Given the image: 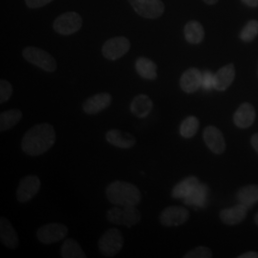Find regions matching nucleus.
I'll list each match as a JSON object with an SVG mask.
<instances>
[{
	"label": "nucleus",
	"instance_id": "nucleus-1",
	"mask_svg": "<svg viewBox=\"0 0 258 258\" xmlns=\"http://www.w3.org/2000/svg\"><path fill=\"white\" fill-rule=\"evenodd\" d=\"M56 135L50 123H39L29 129L21 141V148L29 156H39L55 144Z\"/></svg>",
	"mask_w": 258,
	"mask_h": 258
},
{
	"label": "nucleus",
	"instance_id": "nucleus-2",
	"mask_svg": "<svg viewBox=\"0 0 258 258\" xmlns=\"http://www.w3.org/2000/svg\"><path fill=\"white\" fill-rule=\"evenodd\" d=\"M107 200L114 206H137L142 201V194L138 187L128 182L114 181L106 188Z\"/></svg>",
	"mask_w": 258,
	"mask_h": 258
},
{
	"label": "nucleus",
	"instance_id": "nucleus-3",
	"mask_svg": "<svg viewBox=\"0 0 258 258\" xmlns=\"http://www.w3.org/2000/svg\"><path fill=\"white\" fill-rule=\"evenodd\" d=\"M106 218L111 224L123 225L127 228H131L141 221L142 215L138 209H136V206L121 208L120 206H116L108 210Z\"/></svg>",
	"mask_w": 258,
	"mask_h": 258
},
{
	"label": "nucleus",
	"instance_id": "nucleus-4",
	"mask_svg": "<svg viewBox=\"0 0 258 258\" xmlns=\"http://www.w3.org/2000/svg\"><path fill=\"white\" fill-rule=\"evenodd\" d=\"M22 55L25 60L48 73H53L56 70V61L48 52L37 47H26L22 51Z\"/></svg>",
	"mask_w": 258,
	"mask_h": 258
},
{
	"label": "nucleus",
	"instance_id": "nucleus-5",
	"mask_svg": "<svg viewBox=\"0 0 258 258\" xmlns=\"http://www.w3.org/2000/svg\"><path fill=\"white\" fill-rule=\"evenodd\" d=\"M123 242L124 240L120 231L112 228L103 233L98 242V248L102 255L113 257L122 249Z\"/></svg>",
	"mask_w": 258,
	"mask_h": 258
},
{
	"label": "nucleus",
	"instance_id": "nucleus-6",
	"mask_svg": "<svg viewBox=\"0 0 258 258\" xmlns=\"http://www.w3.org/2000/svg\"><path fill=\"white\" fill-rule=\"evenodd\" d=\"M83 26V19L76 12H68L55 19L53 28L55 32L62 36H69L77 33Z\"/></svg>",
	"mask_w": 258,
	"mask_h": 258
},
{
	"label": "nucleus",
	"instance_id": "nucleus-7",
	"mask_svg": "<svg viewBox=\"0 0 258 258\" xmlns=\"http://www.w3.org/2000/svg\"><path fill=\"white\" fill-rule=\"evenodd\" d=\"M134 11L142 18L159 19L165 12V4L162 0H128Z\"/></svg>",
	"mask_w": 258,
	"mask_h": 258
},
{
	"label": "nucleus",
	"instance_id": "nucleus-8",
	"mask_svg": "<svg viewBox=\"0 0 258 258\" xmlns=\"http://www.w3.org/2000/svg\"><path fill=\"white\" fill-rule=\"evenodd\" d=\"M68 228L61 223H49L40 227L37 231V239L45 245L54 244L64 239Z\"/></svg>",
	"mask_w": 258,
	"mask_h": 258
},
{
	"label": "nucleus",
	"instance_id": "nucleus-9",
	"mask_svg": "<svg viewBox=\"0 0 258 258\" xmlns=\"http://www.w3.org/2000/svg\"><path fill=\"white\" fill-rule=\"evenodd\" d=\"M130 49V42L126 37H112L102 46L103 56L108 60H116L125 55Z\"/></svg>",
	"mask_w": 258,
	"mask_h": 258
},
{
	"label": "nucleus",
	"instance_id": "nucleus-10",
	"mask_svg": "<svg viewBox=\"0 0 258 258\" xmlns=\"http://www.w3.org/2000/svg\"><path fill=\"white\" fill-rule=\"evenodd\" d=\"M40 186L41 182L37 176H25L19 182L17 189V199L20 203H27L39 191Z\"/></svg>",
	"mask_w": 258,
	"mask_h": 258
},
{
	"label": "nucleus",
	"instance_id": "nucleus-11",
	"mask_svg": "<svg viewBox=\"0 0 258 258\" xmlns=\"http://www.w3.org/2000/svg\"><path fill=\"white\" fill-rule=\"evenodd\" d=\"M189 212L187 209L178 206H172L165 209L160 215V222L166 227L181 226L188 220Z\"/></svg>",
	"mask_w": 258,
	"mask_h": 258
},
{
	"label": "nucleus",
	"instance_id": "nucleus-12",
	"mask_svg": "<svg viewBox=\"0 0 258 258\" xmlns=\"http://www.w3.org/2000/svg\"><path fill=\"white\" fill-rule=\"evenodd\" d=\"M203 139L207 147L216 155L222 154L226 149V142L221 131L217 127L210 125L204 130Z\"/></svg>",
	"mask_w": 258,
	"mask_h": 258
},
{
	"label": "nucleus",
	"instance_id": "nucleus-13",
	"mask_svg": "<svg viewBox=\"0 0 258 258\" xmlns=\"http://www.w3.org/2000/svg\"><path fill=\"white\" fill-rule=\"evenodd\" d=\"M112 102L109 93L102 92L96 94L83 102V110L88 115L98 114L107 108Z\"/></svg>",
	"mask_w": 258,
	"mask_h": 258
},
{
	"label": "nucleus",
	"instance_id": "nucleus-14",
	"mask_svg": "<svg viewBox=\"0 0 258 258\" xmlns=\"http://www.w3.org/2000/svg\"><path fill=\"white\" fill-rule=\"evenodd\" d=\"M202 85V72L197 68L185 70L180 79V87L184 93L196 92Z\"/></svg>",
	"mask_w": 258,
	"mask_h": 258
},
{
	"label": "nucleus",
	"instance_id": "nucleus-15",
	"mask_svg": "<svg viewBox=\"0 0 258 258\" xmlns=\"http://www.w3.org/2000/svg\"><path fill=\"white\" fill-rule=\"evenodd\" d=\"M105 139L112 146L122 149L134 148L136 145V139L132 134L119 129H111L107 131Z\"/></svg>",
	"mask_w": 258,
	"mask_h": 258
},
{
	"label": "nucleus",
	"instance_id": "nucleus-16",
	"mask_svg": "<svg viewBox=\"0 0 258 258\" xmlns=\"http://www.w3.org/2000/svg\"><path fill=\"white\" fill-rule=\"evenodd\" d=\"M0 240L8 249H15L19 246V235L12 223L5 216L0 218Z\"/></svg>",
	"mask_w": 258,
	"mask_h": 258
},
{
	"label": "nucleus",
	"instance_id": "nucleus-17",
	"mask_svg": "<svg viewBox=\"0 0 258 258\" xmlns=\"http://www.w3.org/2000/svg\"><path fill=\"white\" fill-rule=\"evenodd\" d=\"M249 208L243 204H237L232 208L222 210L219 216L221 221L226 225H238L243 221L247 215Z\"/></svg>",
	"mask_w": 258,
	"mask_h": 258
},
{
	"label": "nucleus",
	"instance_id": "nucleus-18",
	"mask_svg": "<svg viewBox=\"0 0 258 258\" xmlns=\"http://www.w3.org/2000/svg\"><path fill=\"white\" fill-rule=\"evenodd\" d=\"M235 78V67L232 63L225 65L214 74V89L217 91L227 90Z\"/></svg>",
	"mask_w": 258,
	"mask_h": 258
},
{
	"label": "nucleus",
	"instance_id": "nucleus-19",
	"mask_svg": "<svg viewBox=\"0 0 258 258\" xmlns=\"http://www.w3.org/2000/svg\"><path fill=\"white\" fill-rule=\"evenodd\" d=\"M255 120V109L249 103L241 104L233 116V121L239 128H248Z\"/></svg>",
	"mask_w": 258,
	"mask_h": 258
},
{
	"label": "nucleus",
	"instance_id": "nucleus-20",
	"mask_svg": "<svg viewBox=\"0 0 258 258\" xmlns=\"http://www.w3.org/2000/svg\"><path fill=\"white\" fill-rule=\"evenodd\" d=\"M153 102L146 94H140L136 96L130 104L131 113L140 119H145L151 113Z\"/></svg>",
	"mask_w": 258,
	"mask_h": 258
},
{
	"label": "nucleus",
	"instance_id": "nucleus-21",
	"mask_svg": "<svg viewBox=\"0 0 258 258\" xmlns=\"http://www.w3.org/2000/svg\"><path fill=\"white\" fill-rule=\"evenodd\" d=\"M199 184L200 183L197 177L195 176L186 177L172 188L171 196L175 199H184L187 195L191 194L194 188Z\"/></svg>",
	"mask_w": 258,
	"mask_h": 258
},
{
	"label": "nucleus",
	"instance_id": "nucleus-22",
	"mask_svg": "<svg viewBox=\"0 0 258 258\" xmlns=\"http://www.w3.org/2000/svg\"><path fill=\"white\" fill-rule=\"evenodd\" d=\"M184 34L185 40L190 44H199L205 37L203 26L196 20H190L184 25Z\"/></svg>",
	"mask_w": 258,
	"mask_h": 258
},
{
	"label": "nucleus",
	"instance_id": "nucleus-23",
	"mask_svg": "<svg viewBox=\"0 0 258 258\" xmlns=\"http://www.w3.org/2000/svg\"><path fill=\"white\" fill-rule=\"evenodd\" d=\"M135 68L140 77L145 80L153 81L157 78V65L148 57L141 56L135 62Z\"/></svg>",
	"mask_w": 258,
	"mask_h": 258
},
{
	"label": "nucleus",
	"instance_id": "nucleus-24",
	"mask_svg": "<svg viewBox=\"0 0 258 258\" xmlns=\"http://www.w3.org/2000/svg\"><path fill=\"white\" fill-rule=\"evenodd\" d=\"M209 188L207 184H199L194 189V191L184 198V203L190 207L204 208L207 203Z\"/></svg>",
	"mask_w": 258,
	"mask_h": 258
},
{
	"label": "nucleus",
	"instance_id": "nucleus-25",
	"mask_svg": "<svg viewBox=\"0 0 258 258\" xmlns=\"http://www.w3.org/2000/svg\"><path fill=\"white\" fill-rule=\"evenodd\" d=\"M238 202L248 208L252 207L258 202V184H249L240 188L236 194Z\"/></svg>",
	"mask_w": 258,
	"mask_h": 258
},
{
	"label": "nucleus",
	"instance_id": "nucleus-26",
	"mask_svg": "<svg viewBox=\"0 0 258 258\" xmlns=\"http://www.w3.org/2000/svg\"><path fill=\"white\" fill-rule=\"evenodd\" d=\"M22 119V112L19 109H9L0 114V131L4 132L17 125Z\"/></svg>",
	"mask_w": 258,
	"mask_h": 258
},
{
	"label": "nucleus",
	"instance_id": "nucleus-27",
	"mask_svg": "<svg viewBox=\"0 0 258 258\" xmlns=\"http://www.w3.org/2000/svg\"><path fill=\"white\" fill-rule=\"evenodd\" d=\"M61 256L63 258H86V254L76 240L67 238L61 247Z\"/></svg>",
	"mask_w": 258,
	"mask_h": 258
},
{
	"label": "nucleus",
	"instance_id": "nucleus-28",
	"mask_svg": "<svg viewBox=\"0 0 258 258\" xmlns=\"http://www.w3.org/2000/svg\"><path fill=\"white\" fill-rule=\"evenodd\" d=\"M199 128V120L194 116H188L180 125V134L185 139L192 138Z\"/></svg>",
	"mask_w": 258,
	"mask_h": 258
},
{
	"label": "nucleus",
	"instance_id": "nucleus-29",
	"mask_svg": "<svg viewBox=\"0 0 258 258\" xmlns=\"http://www.w3.org/2000/svg\"><path fill=\"white\" fill-rule=\"evenodd\" d=\"M258 36L257 20H249L240 32L239 37L242 41L250 42Z\"/></svg>",
	"mask_w": 258,
	"mask_h": 258
},
{
	"label": "nucleus",
	"instance_id": "nucleus-30",
	"mask_svg": "<svg viewBox=\"0 0 258 258\" xmlns=\"http://www.w3.org/2000/svg\"><path fill=\"white\" fill-rule=\"evenodd\" d=\"M184 258H211L212 257V252L211 249L205 246H198L195 249H191L186 254Z\"/></svg>",
	"mask_w": 258,
	"mask_h": 258
},
{
	"label": "nucleus",
	"instance_id": "nucleus-31",
	"mask_svg": "<svg viewBox=\"0 0 258 258\" xmlns=\"http://www.w3.org/2000/svg\"><path fill=\"white\" fill-rule=\"evenodd\" d=\"M13 95V86L12 84L6 81H0V103H4L9 100Z\"/></svg>",
	"mask_w": 258,
	"mask_h": 258
},
{
	"label": "nucleus",
	"instance_id": "nucleus-32",
	"mask_svg": "<svg viewBox=\"0 0 258 258\" xmlns=\"http://www.w3.org/2000/svg\"><path fill=\"white\" fill-rule=\"evenodd\" d=\"M201 87L206 91H210L214 88V75L210 71L202 73V85Z\"/></svg>",
	"mask_w": 258,
	"mask_h": 258
},
{
	"label": "nucleus",
	"instance_id": "nucleus-33",
	"mask_svg": "<svg viewBox=\"0 0 258 258\" xmlns=\"http://www.w3.org/2000/svg\"><path fill=\"white\" fill-rule=\"evenodd\" d=\"M51 1H53V0H25V3L29 8L37 9V8H41V7L45 6Z\"/></svg>",
	"mask_w": 258,
	"mask_h": 258
},
{
	"label": "nucleus",
	"instance_id": "nucleus-34",
	"mask_svg": "<svg viewBox=\"0 0 258 258\" xmlns=\"http://www.w3.org/2000/svg\"><path fill=\"white\" fill-rule=\"evenodd\" d=\"M238 258H258V252L256 251H248L241 254Z\"/></svg>",
	"mask_w": 258,
	"mask_h": 258
},
{
	"label": "nucleus",
	"instance_id": "nucleus-35",
	"mask_svg": "<svg viewBox=\"0 0 258 258\" xmlns=\"http://www.w3.org/2000/svg\"><path fill=\"white\" fill-rule=\"evenodd\" d=\"M250 143L252 148H254V150L258 153V133L254 134L251 139H250Z\"/></svg>",
	"mask_w": 258,
	"mask_h": 258
},
{
	"label": "nucleus",
	"instance_id": "nucleus-36",
	"mask_svg": "<svg viewBox=\"0 0 258 258\" xmlns=\"http://www.w3.org/2000/svg\"><path fill=\"white\" fill-rule=\"evenodd\" d=\"M242 2L251 8L258 7V0H242Z\"/></svg>",
	"mask_w": 258,
	"mask_h": 258
},
{
	"label": "nucleus",
	"instance_id": "nucleus-37",
	"mask_svg": "<svg viewBox=\"0 0 258 258\" xmlns=\"http://www.w3.org/2000/svg\"><path fill=\"white\" fill-rule=\"evenodd\" d=\"M203 1L205 3L209 4V5H213V4L217 3V1H218V0H203Z\"/></svg>",
	"mask_w": 258,
	"mask_h": 258
},
{
	"label": "nucleus",
	"instance_id": "nucleus-38",
	"mask_svg": "<svg viewBox=\"0 0 258 258\" xmlns=\"http://www.w3.org/2000/svg\"><path fill=\"white\" fill-rule=\"evenodd\" d=\"M254 222H255V224H257L258 226V213L255 215V218H254Z\"/></svg>",
	"mask_w": 258,
	"mask_h": 258
},
{
	"label": "nucleus",
	"instance_id": "nucleus-39",
	"mask_svg": "<svg viewBox=\"0 0 258 258\" xmlns=\"http://www.w3.org/2000/svg\"><path fill=\"white\" fill-rule=\"evenodd\" d=\"M257 73H258V68H257Z\"/></svg>",
	"mask_w": 258,
	"mask_h": 258
}]
</instances>
